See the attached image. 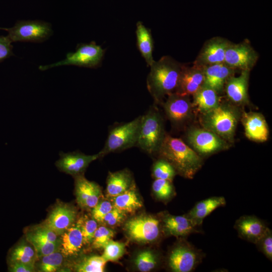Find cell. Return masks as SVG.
Here are the masks:
<instances>
[{"instance_id": "11", "label": "cell", "mask_w": 272, "mask_h": 272, "mask_svg": "<svg viewBox=\"0 0 272 272\" xmlns=\"http://www.w3.org/2000/svg\"><path fill=\"white\" fill-rule=\"evenodd\" d=\"M258 59V53L245 39L238 43L230 42L226 51L224 63L236 70L251 71Z\"/></svg>"}, {"instance_id": "27", "label": "cell", "mask_w": 272, "mask_h": 272, "mask_svg": "<svg viewBox=\"0 0 272 272\" xmlns=\"http://www.w3.org/2000/svg\"><path fill=\"white\" fill-rule=\"evenodd\" d=\"M132 185V178L127 170L109 172L107 179V195L113 198L123 193Z\"/></svg>"}, {"instance_id": "3", "label": "cell", "mask_w": 272, "mask_h": 272, "mask_svg": "<svg viewBox=\"0 0 272 272\" xmlns=\"http://www.w3.org/2000/svg\"><path fill=\"white\" fill-rule=\"evenodd\" d=\"M240 116V112L235 106L220 102L217 106L202 114L201 123L203 128L225 141H232Z\"/></svg>"}, {"instance_id": "21", "label": "cell", "mask_w": 272, "mask_h": 272, "mask_svg": "<svg viewBox=\"0 0 272 272\" xmlns=\"http://www.w3.org/2000/svg\"><path fill=\"white\" fill-rule=\"evenodd\" d=\"M250 71H241L238 77H230L226 81L224 91L228 99L232 103L242 105L248 102V86Z\"/></svg>"}, {"instance_id": "28", "label": "cell", "mask_w": 272, "mask_h": 272, "mask_svg": "<svg viewBox=\"0 0 272 272\" xmlns=\"http://www.w3.org/2000/svg\"><path fill=\"white\" fill-rule=\"evenodd\" d=\"M135 33L137 47L147 65L150 66L155 61L153 57L154 41L151 30L139 21Z\"/></svg>"}, {"instance_id": "23", "label": "cell", "mask_w": 272, "mask_h": 272, "mask_svg": "<svg viewBox=\"0 0 272 272\" xmlns=\"http://www.w3.org/2000/svg\"><path fill=\"white\" fill-rule=\"evenodd\" d=\"M242 122L246 136L250 140L263 142L268 137V128L262 114L256 112L244 113Z\"/></svg>"}, {"instance_id": "9", "label": "cell", "mask_w": 272, "mask_h": 272, "mask_svg": "<svg viewBox=\"0 0 272 272\" xmlns=\"http://www.w3.org/2000/svg\"><path fill=\"white\" fill-rule=\"evenodd\" d=\"M124 229L131 240L144 243L156 241L163 232L161 220L150 215L139 216L128 220Z\"/></svg>"}, {"instance_id": "2", "label": "cell", "mask_w": 272, "mask_h": 272, "mask_svg": "<svg viewBox=\"0 0 272 272\" xmlns=\"http://www.w3.org/2000/svg\"><path fill=\"white\" fill-rule=\"evenodd\" d=\"M158 154L169 162L177 174L188 179L193 178L203 165L201 157L193 149L182 140L167 134Z\"/></svg>"}, {"instance_id": "22", "label": "cell", "mask_w": 272, "mask_h": 272, "mask_svg": "<svg viewBox=\"0 0 272 272\" xmlns=\"http://www.w3.org/2000/svg\"><path fill=\"white\" fill-rule=\"evenodd\" d=\"M236 71L229 67L225 63L205 66L203 85L220 94L224 92V86L227 80L234 75Z\"/></svg>"}, {"instance_id": "26", "label": "cell", "mask_w": 272, "mask_h": 272, "mask_svg": "<svg viewBox=\"0 0 272 272\" xmlns=\"http://www.w3.org/2000/svg\"><path fill=\"white\" fill-rule=\"evenodd\" d=\"M192 96V107L202 114L213 109L221 102L219 94L204 85Z\"/></svg>"}, {"instance_id": "24", "label": "cell", "mask_w": 272, "mask_h": 272, "mask_svg": "<svg viewBox=\"0 0 272 272\" xmlns=\"http://www.w3.org/2000/svg\"><path fill=\"white\" fill-rule=\"evenodd\" d=\"M226 200L224 196H212L197 202L185 215L197 226L201 227L203 219L216 209L224 207Z\"/></svg>"}, {"instance_id": "40", "label": "cell", "mask_w": 272, "mask_h": 272, "mask_svg": "<svg viewBox=\"0 0 272 272\" xmlns=\"http://www.w3.org/2000/svg\"><path fill=\"white\" fill-rule=\"evenodd\" d=\"M113 204L108 200H100L92 209L93 219L97 222H101L104 216L113 208Z\"/></svg>"}, {"instance_id": "38", "label": "cell", "mask_w": 272, "mask_h": 272, "mask_svg": "<svg viewBox=\"0 0 272 272\" xmlns=\"http://www.w3.org/2000/svg\"><path fill=\"white\" fill-rule=\"evenodd\" d=\"M114 234L113 230L105 226L98 227L91 243L92 247L96 249L104 248Z\"/></svg>"}, {"instance_id": "7", "label": "cell", "mask_w": 272, "mask_h": 272, "mask_svg": "<svg viewBox=\"0 0 272 272\" xmlns=\"http://www.w3.org/2000/svg\"><path fill=\"white\" fill-rule=\"evenodd\" d=\"M104 53L105 50L95 42L82 43L77 46L75 52L68 53L64 59L50 64L40 65L39 69L44 71L54 67L69 65L96 68L101 64Z\"/></svg>"}, {"instance_id": "43", "label": "cell", "mask_w": 272, "mask_h": 272, "mask_svg": "<svg viewBox=\"0 0 272 272\" xmlns=\"http://www.w3.org/2000/svg\"><path fill=\"white\" fill-rule=\"evenodd\" d=\"M8 269L12 272H32L35 271V264L15 262L9 264Z\"/></svg>"}, {"instance_id": "25", "label": "cell", "mask_w": 272, "mask_h": 272, "mask_svg": "<svg viewBox=\"0 0 272 272\" xmlns=\"http://www.w3.org/2000/svg\"><path fill=\"white\" fill-rule=\"evenodd\" d=\"M59 237V251L64 257L77 255L84 245L80 228L77 223L74 224Z\"/></svg>"}, {"instance_id": "14", "label": "cell", "mask_w": 272, "mask_h": 272, "mask_svg": "<svg viewBox=\"0 0 272 272\" xmlns=\"http://www.w3.org/2000/svg\"><path fill=\"white\" fill-rule=\"evenodd\" d=\"M59 156L55 163L57 169L75 177L83 174L91 162L102 157L100 152L96 154L89 155L80 151L66 153L61 152Z\"/></svg>"}, {"instance_id": "6", "label": "cell", "mask_w": 272, "mask_h": 272, "mask_svg": "<svg viewBox=\"0 0 272 272\" xmlns=\"http://www.w3.org/2000/svg\"><path fill=\"white\" fill-rule=\"evenodd\" d=\"M141 116L134 119L115 125L109 131L102 156L137 146Z\"/></svg>"}, {"instance_id": "15", "label": "cell", "mask_w": 272, "mask_h": 272, "mask_svg": "<svg viewBox=\"0 0 272 272\" xmlns=\"http://www.w3.org/2000/svg\"><path fill=\"white\" fill-rule=\"evenodd\" d=\"M231 41L221 37H214L204 43L193 64L205 67L224 63L227 48Z\"/></svg>"}, {"instance_id": "20", "label": "cell", "mask_w": 272, "mask_h": 272, "mask_svg": "<svg viewBox=\"0 0 272 272\" xmlns=\"http://www.w3.org/2000/svg\"><path fill=\"white\" fill-rule=\"evenodd\" d=\"M204 67L193 64L184 66L175 93L183 96L193 95L203 85Z\"/></svg>"}, {"instance_id": "32", "label": "cell", "mask_w": 272, "mask_h": 272, "mask_svg": "<svg viewBox=\"0 0 272 272\" xmlns=\"http://www.w3.org/2000/svg\"><path fill=\"white\" fill-rule=\"evenodd\" d=\"M159 259L156 253L151 250L139 252L134 258L137 268L142 272H148L154 269L158 264Z\"/></svg>"}, {"instance_id": "4", "label": "cell", "mask_w": 272, "mask_h": 272, "mask_svg": "<svg viewBox=\"0 0 272 272\" xmlns=\"http://www.w3.org/2000/svg\"><path fill=\"white\" fill-rule=\"evenodd\" d=\"M166 135L162 117L153 106L141 116L137 146L149 154H158Z\"/></svg>"}, {"instance_id": "37", "label": "cell", "mask_w": 272, "mask_h": 272, "mask_svg": "<svg viewBox=\"0 0 272 272\" xmlns=\"http://www.w3.org/2000/svg\"><path fill=\"white\" fill-rule=\"evenodd\" d=\"M83 238L84 245L92 243L94 233L98 228L97 222L94 219L82 218L78 222Z\"/></svg>"}, {"instance_id": "16", "label": "cell", "mask_w": 272, "mask_h": 272, "mask_svg": "<svg viewBox=\"0 0 272 272\" xmlns=\"http://www.w3.org/2000/svg\"><path fill=\"white\" fill-rule=\"evenodd\" d=\"M77 214L73 206L59 203L50 212L43 225L60 236L75 224Z\"/></svg>"}, {"instance_id": "29", "label": "cell", "mask_w": 272, "mask_h": 272, "mask_svg": "<svg viewBox=\"0 0 272 272\" xmlns=\"http://www.w3.org/2000/svg\"><path fill=\"white\" fill-rule=\"evenodd\" d=\"M113 207L124 213H133L143 207V202L133 185L123 193L113 197Z\"/></svg>"}, {"instance_id": "12", "label": "cell", "mask_w": 272, "mask_h": 272, "mask_svg": "<svg viewBox=\"0 0 272 272\" xmlns=\"http://www.w3.org/2000/svg\"><path fill=\"white\" fill-rule=\"evenodd\" d=\"M26 239L34 247L38 258L59 251L60 237L43 224L28 230Z\"/></svg>"}, {"instance_id": "18", "label": "cell", "mask_w": 272, "mask_h": 272, "mask_svg": "<svg viewBox=\"0 0 272 272\" xmlns=\"http://www.w3.org/2000/svg\"><path fill=\"white\" fill-rule=\"evenodd\" d=\"M268 227L265 222L254 215H243L235 222L234 228L239 238L255 244Z\"/></svg>"}, {"instance_id": "10", "label": "cell", "mask_w": 272, "mask_h": 272, "mask_svg": "<svg viewBox=\"0 0 272 272\" xmlns=\"http://www.w3.org/2000/svg\"><path fill=\"white\" fill-rule=\"evenodd\" d=\"M188 143L200 156L209 155L227 148L226 141L206 128L191 127L186 135Z\"/></svg>"}, {"instance_id": "30", "label": "cell", "mask_w": 272, "mask_h": 272, "mask_svg": "<svg viewBox=\"0 0 272 272\" xmlns=\"http://www.w3.org/2000/svg\"><path fill=\"white\" fill-rule=\"evenodd\" d=\"M37 258L35 249L32 245L28 241H23L11 249L8 254V261L9 264L23 262L35 264Z\"/></svg>"}, {"instance_id": "36", "label": "cell", "mask_w": 272, "mask_h": 272, "mask_svg": "<svg viewBox=\"0 0 272 272\" xmlns=\"http://www.w3.org/2000/svg\"><path fill=\"white\" fill-rule=\"evenodd\" d=\"M125 251L124 243L111 239L104 247V252L101 256L106 262L115 261L123 255Z\"/></svg>"}, {"instance_id": "17", "label": "cell", "mask_w": 272, "mask_h": 272, "mask_svg": "<svg viewBox=\"0 0 272 272\" xmlns=\"http://www.w3.org/2000/svg\"><path fill=\"white\" fill-rule=\"evenodd\" d=\"M161 221L163 232L167 236L185 238L191 234L203 233L200 227L196 226L185 215L175 216L164 213Z\"/></svg>"}, {"instance_id": "39", "label": "cell", "mask_w": 272, "mask_h": 272, "mask_svg": "<svg viewBox=\"0 0 272 272\" xmlns=\"http://www.w3.org/2000/svg\"><path fill=\"white\" fill-rule=\"evenodd\" d=\"M257 249L269 260H272V231L269 228L254 244Z\"/></svg>"}, {"instance_id": "1", "label": "cell", "mask_w": 272, "mask_h": 272, "mask_svg": "<svg viewBox=\"0 0 272 272\" xmlns=\"http://www.w3.org/2000/svg\"><path fill=\"white\" fill-rule=\"evenodd\" d=\"M184 66L168 55L162 56L150 66L147 86L156 103L175 92Z\"/></svg>"}, {"instance_id": "41", "label": "cell", "mask_w": 272, "mask_h": 272, "mask_svg": "<svg viewBox=\"0 0 272 272\" xmlns=\"http://www.w3.org/2000/svg\"><path fill=\"white\" fill-rule=\"evenodd\" d=\"M125 213L113 207L103 218L102 222L106 225L114 226L119 224L124 219Z\"/></svg>"}, {"instance_id": "33", "label": "cell", "mask_w": 272, "mask_h": 272, "mask_svg": "<svg viewBox=\"0 0 272 272\" xmlns=\"http://www.w3.org/2000/svg\"><path fill=\"white\" fill-rule=\"evenodd\" d=\"M152 190L157 198L165 202L171 199L175 193L172 181L164 179H155Z\"/></svg>"}, {"instance_id": "31", "label": "cell", "mask_w": 272, "mask_h": 272, "mask_svg": "<svg viewBox=\"0 0 272 272\" xmlns=\"http://www.w3.org/2000/svg\"><path fill=\"white\" fill-rule=\"evenodd\" d=\"M106 262L101 256L93 255L84 257L75 265L78 272H102Z\"/></svg>"}, {"instance_id": "42", "label": "cell", "mask_w": 272, "mask_h": 272, "mask_svg": "<svg viewBox=\"0 0 272 272\" xmlns=\"http://www.w3.org/2000/svg\"><path fill=\"white\" fill-rule=\"evenodd\" d=\"M12 42L8 36H0V62L14 55Z\"/></svg>"}, {"instance_id": "13", "label": "cell", "mask_w": 272, "mask_h": 272, "mask_svg": "<svg viewBox=\"0 0 272 272\" xmlns=\"http://www.w3.org/2000/svg\"><path fill=\"white\" fill-rule=\"evenodd\" d=\"M189 97L174 92L164 102L165 112L173 125L181 126L191 118L193 107Z\"/></svg>"}, {"instance_id": "35", "label": "cell", "mask_w": 272, "mask_h": 272, "mask_svg": "<svg viewBox=\"0 0 272 272\" xmlns=\"http://www.w3.org/2000/svg\"><path fill=\"white\" fill-rule=\"evenodd\" d=\"M152 174L155 179L172 181L177 173L169 162L164 159L160 158L153 164Z\"/></svg>"}, {"instance_id": "34", "label": "cell", "mask_w": 272, "mask_h": 272, "mask_svg": "<svg viewBox=\"0 0 272 272\" xmlns=\"http://www.w3.org/2000/svg\"><path fill=\"white\" fill-rule=\"evenodd\" d=\"M64 256L57 251L40 257L38 264L39 270L42 272H54L61 266Z\"/></svg>"}, {"instance_id": "5", "label": "cell", "mask_w": 272, "mask_h": 272, "mask_svg": "<svg viewBox=\"0 0 272 272\" xmlns=\"http://www.w3.org/2000/svg\"><path fill=\"white\" fill-rule=\"evenodd\" d=\"M180 238L169 252L167 258V266L174 272L193 271L202 262L206 254L184 237Z\"/></svg>"}, {"instance_id": "8", "label": "cell", "mask_w": 272, "mask_h": 272, "mask_svg": "<svg viewBox=\"0 0 272 272\" xmlns=\"http://www.w3.org/2000/svg\"><path fill=\"white\" fill-rule=\"evenodd\" d=\"M0 29L8 32L7 36L12 42H42L53 33L50 23L40 20L19 21L11 28Z\"/></svg>"}, {"instance_id": "19", "label": "cell", "mask_w": 272, "mask_h": 272, "mask_svg": "<svg viewBox=\"0 0 272 272\" xmlns=\"http://www.w3.org/2000/svg\"><path fill=\"white\" fill-rule=\"evenodd\" d=\"M75 194L81 207L92 209L99 202L102 195L100 187L87 179L83 174L75 176Z\"/></svg>"}]
</instances>
